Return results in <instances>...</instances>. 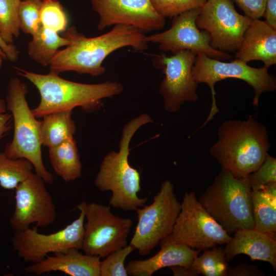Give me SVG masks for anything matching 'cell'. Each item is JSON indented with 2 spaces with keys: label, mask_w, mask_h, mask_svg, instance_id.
<instances>
[{
  "label": "cell",
  "mask_w": 276,
  "mask_h": 276,
  "mask_svg": "<svg viewBox=\"0 0 276 276\" xmlns=\"http://www.w3.org/2000/svg\"><path fill=\"white\" fill-rule=\"evenodd\" d=\"M20 76L31 82L38 89L40 101L31 109L36 118L57 111L81 107L85 110L99 106L104 98L122 93L124 87L118 81H107L98 84H85L63 79L50 72L40 74L15 67Z\"/></svg>",
  "instance_id": "cell-3"
},
{
  "label": "cell",
  "mask_w": 276,
  "mask_h": 276,
  "mask_svg": "<svg viewBox=\"0 0 276 276\" xmlns=\"http://www.w3.org/2000/svg\"><path fill=\"white\" fill-rule=\"evenodd\" d=\"M7 109L6 102L0 98V140L12 128V116Z\"/></svg>",
  "instance_id": "cell-35"
},
{
  "label": "cell",
  "mask_w": 276,
  "mask_h": 276,
  "mask_svg": "<svg viewBox=\"0 0 276 276\" xmlns=\"http://www.w3.org/2000/svg\"><path fill=\"white\" fill-rule=\"evenodd\" d=\"M142 207L135 211L138 221L130 244L140 255L146 256L172 233L181 203L174 193L173 183L166 180L153 202Z\"/></svg>",
  "instance_id": "cell-8"
},
{
  "label": "cell",
  "mask_w": 276,
  "mask_h": 276,
  "mask_svg": "<svg viewBox=\"0 0 276 276\" xmlns=\"http://www.w3.org/2000/svg\"><path fill=\"white\" fill-rule=\"evenodd\" d=\"M252 191L276 182V159L268 154L261 166L246 177Z\"/></svg>",
  "instance_id": "cell-32"
},
{
  "label": "cell",
  "mask_w": 276,
  "mask_h": 276,
  "mask_svg": "<svg viewBox=\"0 0 276 276\" xmlns=\"http://www.w3.org/2000/svg\"><path fill=\"white\" fill-rule=\"evenodd\" d=\"M235 58L246 63L260 60L268 69L276 64V30L265 21L254 19L245 31Z\"/></svg>",
  "instance_id": "cell-19"
},
{
  "label": "cell",
  "mask_w": 276,
  "mask_h": 276,
  "mask_svg": "<svg viewBox=\"0 0 276 276\" xmlns=\"http://www.w3.org/2000/svg\"><path fill=\"white\" fill-rule=\"evenodd\" d=\"M168 236L198 251L225 245L232 237L202 207L194 191L185 193L180 212Z\"/></svg>",
  "instance_id": "cell-10"
},
{
  "label": "cell",
  "mask_w": 276,
  "mask_h": 276,
  "mask_svg": "<svg viewBox=\"0 0 276 276\" xmlns=\"http://www.w3.org/2000/svg\"><path fill=\"white\" fill-rule=\"evenodd\" d=\"M135 248L131 244L119 248L110 253L100 261V276H127L124 265L126 258Z\"/></svg>",
  "instance_id": "cell-30"
},
{
  "label": "cell",
  "mask_w": 276,
  "mask_h": 276,
  "mask_svg": "<svg viewBox=\"0 0 276 276\" xmlns=\"http://www.w3.org/2000/svg\"><path fill=\"white\" fill-rule=\"evenodd\" d=\"M87 203L76 206L79 217L64 228L49 234L39 233L36 227L14 231L11 239L13 250L25 263H33L50 254L66 252L75 248L81 249Z\"/></svg>",
  "instance_id": "cell-9"
},
{
  "label": "cell",
  "mask_w": 276,
  "mask_h": 276,
  "mask_svg": "<svg viewBox=\"0 0 276 276\" xmlns=\"http://www.w3.org/2000/svg\"><path fill=\"white\" fill-rule=\"evenodd\" d=\"M4 58L2 56L0 55V69L1 68L2 63H3V59Z\"/></svg>",
  "instance_id": "cell-39"
},
{
  "label": "cell",
  "mask_w": 276,
  "mask_h": 276,
  "mask_svg": "<svg viewBox=\"0 0 276 276\" xmlns=\"http://www.w3.org/2000/svg\"><path fill=\"white\" fill-rule=\"evenodd\" d=\"M257 266L241 263L233 268H228L227 276H265Z\"/></svg>",
  "instance_id": "cell-34"
},
{
  "label": "cell",
  "mask_w": 276,
  "mask_h": 276,
  "mask_svg": "<svg viewBox=\"0 0 276 276\" xmlns=\"http://www.w3.org/2000/svg\"><path fill=\"white\" fill-rule=\"evenodd\" d=\"M254 228L276 237V182L252 191Z\"/></svg>",
  "instance_id": "cell-21"
},
{
  "label": "cell",
  "mask_w": 276,
  "mask_h": 276,
  "mask_svg": "<svg viewBox=\"0 0 276 276\" xmlns=\"http://www.w3.org/2000/svg\"><path fill=\"white\" fill-rule=\"evenodd\" d=\"M33 166L27 159H13L0 152V186L7 190L15 189L32 173Z\"/></svg>",
  "instance_id": "cell-25"
},
{
  "label": "cell",
  "mask_w": 276,
  "mask_h": 276,
  "mask_svg": "<svg viewBox=\"0 0 276 276\" xmlns=\"http://www.w3.org/2000/svg\"><path fill=\"white\" fill-rule=\"evenodd\" d=\"M196 55L193 51L182 50L169 57L162 54L153 57L154 66L162 70L165 74L158 90L166 111L176 112L185 102L198 100V84L192 73Z\"/></svg>",
  "instance_id": "cell-12"
},
{
  "label": "cell",
  "mask_w": 276,
  "mask_h": 276,
  "mask_svg": "<svg viewBox=\"0 0 276 276\" xmlns=\"http://www.w3.org/2000/svg\"><path fill=\"white\" fill-rule=\"evenodd\" d=\"M73 248L66 252L47 255L25 268L27 273L40 275L59 271L70 276H100V258L82 254Z\"/></svg>",
  "instance_id": "cell-17"
},
{
  "label": "cell",
  "mask_w": 276,
  "mask_h": 276,
  "mask_svg": "<svg viewBox=\"0 0 276 276\" xmlns=\"http://www.w3.org/2000/svg\"><path fill=\"white\" fill-rule=\"evenodd\" d=\"M45 183L32 173L15 188V208L9 220L14 231L25 229L32 223L47 227L56 220V208Z\"/></svg>",
  "instance_id": "cell-14"
},
{
  "label": "cell",
  "mask_w": 276,
  "mask_h": 276,
  "mask_svg": "<svg viewBox=\"0 0 276 276\" xmlns=\"http://www.w3.org/2000/svg\"><path fill=\"white\" fill-rule=\"evenodd\" d=\"M153 122L151 118L142 113L129 121L123 127L119 150L106 154L101 164L95 184L102 192L112 193L109 203L113 208L125 211H136L144 205L147 198H140V174L128 162L131 140L142 126Z\"/></svg>",
  "instance_id": "cell-4"
},
{
  "label": "cell",
  "mask_w": 276,
  "mask_h": 276,
  "mask_svg": "<svg viewBox=\"0 0 276 276\" xmlns=\"http://www.w3.org/2000/svg\"><path fill=\"white\" fill-rule=\"evenodd\" d=\"M252 191L246 178H237L221 168L198 201L231 235L240 229L254 228Z\"/></svg>",
  "instance_id": "cell-5"
},
{
  "label": "cell",
  "mask_w": 276,
  "mask_h": 276,
  "mask_svg": "<svg viewBox=\"0 0 276 276\" xmlns=\"http://www.w3.org/2000/svg\"><path fill=\"white\" fill-rule=\"evenodd\" d=\"M174 276H197L198 272L192 266H174L170 267Z\"/></svg>",
  "instance_id": "cell-38"
},
{
  "label": "cell",
  "mask_w": 276,
  "mask_h": 276,
  "mask_svg": "<svg viewBox=\"0 0 276 276\" xmlns=\"http://www.w3.org/2000/svg\"><path fill=\"white\" fill-rule=\"evenodd\" d=\"M252 19L240 14L232 0H208L200 9L196 24L199 29L209 32L213 49L235 52Z\"/></svg>",
  "instance_id": "cell-13"
},
{
  "label": "cell",
  "mask_w": 276,
  "mask_h": 276,
  "mask_svg": "<svg viewBox=\"0 0 276 276\" xmlns=\"http://www.w3.org/2000/svg\"><path fill=\"white\" fill-rule=\"evenodd\" d=\"M0 55L11 62H15L18 59L19 51L15 45L6 43L0 36Z\"/></svg>",
  "instance_id": "cell-37"
},
{
  "label": "cell",
  "mask_w": 276,
  "mask_h": 276,
  "mask_svg": "<svg viewBox=\"0 0 276 276\" xmlns=\"http://www.w3.org/2000/svg\"><path fill=\"white\" fill-rule=\"evenodd\" d=\"M49 156L54 172L65 181L76 180L82 174V165L74 138L49 148Z\"/></svg>",
  "instance_id": "cell-23"
},
{
  "label": "cell",
  "mask_w": 276,
  "mask_h": 276,
  "mask_svg": "<svg viewBox=\"0 0 276 276\" xmlns=\"http://www.w3.org/2000/svg\"><path fill=\"white\" fill-rule=\"evenodd\" d=\"M27 85L16 77L10 79L6 102L14 124L12 140L7 144L4 152L13 159L25 158L33 165L35 173L46 183L52 184L53 174L45 168L42 158L39 133L40 121L34 116L26 99Z\"/></svg>",
  "instance_id": "cell-6"
},
{
  "label": "cell",
  "mask_w": 276,
  "mask_h": 276,
  "mask_svg": "<svg viewBox=\"0 0 276 276\" xmlns=\"http://www.w3.org/2000/svg\"><path fill=\"white\" fill-rule=\"evenodd\" d=\"M72 116V110H67L42 117L39 126L42 146L50 148L74 138L76 128Z\"/></svg>",
  "instance_id": "cell-22"
},
{
  "label": "cell",
  "mask_w": 276,
  "mask_h": 276,
  "mask_svg": "<svg viewBox=\"0 0 276 276\" xmlns=\"http://www.w3.org/2000/svg\"><path fill=\"white\" fill-rule=\"evenodd\" d=\"M71 42V39L66 32L60 36L58 33L42 26L28 43V54L38 64L49 66L59 49Z\"/></svg>",
  "instance_id": "cell-24"
},
{
  "label": "cell",
  "mask_w": 276,
  "mask_h": 276,
  "mask_svg": "<svg viewBox=\"0 0 276 276\" xmlns=\"http://www.w3.org/2000/svg\"><path fill=\"white\" fill-rule=\"evenodd\" d=\"M65 31L71 42L57 52L49 65L50 72L57 75L74 71L99 76L105 72L102 63L111 53L127 47L143 52L149 47L145 33L127 25H114L108 32L92 38L86 37L74 27Z\"/></svg>",
  "instance_id": "cell-1"
},
{
  "label": "cell",
  "mask_w": 276,
  "mask_h": 276,
  "mask_svg": "<svg viewBox=\"0 0 276 276\" xmlns=\"http://www.w3.org/2000/svg\"><path fill=\"white\" fill-rule=\"evenodd\" d=\"M81 250L84 253L105 258L127 245L133 222L129 218L114 215L107 205L87 203Z\"/></svg>",
  "instance_id": "cell-11"
},
{
  "label": "cell",
  "mask_w": 276,
  "mask_h": 276,
  "mask_svg": "<svg viewBox=\"0 0 276 276\" xmlns=\"http://www.w3.org/2000/svg\"><path fill=\"white\" fill-rule=\"evenodd\" d=\"M209 152L221 168L239 178H246L263 163L271 145L266 126L252 116L246 120L224 121Z\"/></svg>",
  "instance_id": "cell-2"
},
{
  "label": "cell",
  "mask_w": 276,
  "mask_h": 276,
  "mask_svg": "<svg viewBox=\"0 0 276 276\" xmlns=\"http://www.w3.org/2000/svg\"><path fill=\"white\" fill-rule=\"evenodd\" d=\"M89 1L99 17V30L124 24L133 26L145 33L160 30L165 25V18L155 10L150 0Z\"/></svg>",
  "instance_id": "cell-16"
},
{
  "label": "cell",
  "mask_w": 276,
  "mask_h": 276,
  "mask_svg": "<svg viewBox=\"0 0 276 276\" xmlns=\"http://www.w3.org/2000/svg\"><path fill=\"white\" fill-rule=\"evenodd\" d=\"M263 17L265 22L276 30V0H267Z\"/></svg>",
  "instance_id": "cell-36"
},
{
  "label": "cell",
  "mask_w": 276,
  "mask_h": 276,
  "mask_svg": "<svg viewBox=\"0 0 276 276\" xmlns=\"http://www.w3.org/2000/svg\"><path fill=\"white\" fill-rule=\"evenodd\" d=\"M203 251L191 264L198 273L204 276H227L229 267L224 249L215 246Z\"/></svg>",
  "instance_id": "cell-26"
},
{
  "label": "cell",
  "mask_w": 276,
  "mask_h": 276,
  "mask_svg": "<svg viewBox=\"0 0 276 276\" xmlns=\"http://www.w3.org/2000/svg\"><path fill=\"white\" fill-rule=\"evenodd\" d=\"M160 249L153 257L144 260H132L125 266L128 275L151 276L155 272L167 267L189 266L200 251L172 241L169 236L158 244Z\"/></svg>",
  "instance_id": "cell-18"
},
{
  "label": "cell",
  "mask_w": 276,
  "mask_h": 276,
  "mask_svg": "<svg viewBox=\"0 0 276 276\" xmlns=\"http://www.w3.org/2000/svg\"><path fill=\"white\" fill-rule=\"evenodd\" d=\"M21 0H0V36L8 44L19 35L18 10Z\"/></svg>",
  "instance_id": "cell-27"
},
{
  "label": "cell",
  "mask_w": 276,
  "mask_h": 276,
  "mask_svg": "<svg viewBox=\"0 0 276 276\" xmlns=\"http://www.w3.org/2000/svg\"><path fill=\"white\" fill-rule=\"evenodd\" d=\"M207 1L150 0L155 10L165 18H173L192 9H201Z\"/></svg>",
  "instance_id": "cell-31"
},
{
  "label": "cell",
  "mask_w": 276,
  "mask_h": 276,
  "mask_svg": "<svg viewBox=\"0 0 276 276\" xmlns=\"http://www.w3.org/2000/svg\"><path fill=\"white\" fill-rule=\"evenodd\" d=\"M251 19L263 17L267 0H232Z\"/></svg>",
  "instance_id": "cell-33"
},
{
  "label": "cell",
  "mask_w": 276,
  "mask_h": 276,
  "mask_svg": "<svg viewBox=\"0 0 276 276\" xmlns=\"http://www.w3.org/2000/svg\"><path fill=\"white\" fill-rule=\"evenodd\" d=\"M193 78L197 84L205 83L212 93V105L208 120L213 119L219 112L215 99L214 85L219 81L227 78H235L246 82L254 89L252 105L258 107L259 98L266 91H273L276 89V79L268 73V69L263 67L255 68L247 63L235 59L230 62L213 59L202 53H197L192 70Z\"/></svg>",
  "instance_id": "cell-7"
},
{
  "label": "cell",
  "mask_w": 276,
  "mask_h": 276,
  "mask_svg": "<svg viewBox=\"0 0 276 276\" xmlns=\"http://www.w3.org/2000/svg\"><path fill=\"white\" fill-rule=\"evenodd\" d=\"M42 0L20 1L18 16L20 30L32 36L42 27L40 10Z\"/></svg>",
  "instance_id": "cell-29"
},
{
  "label": "cell",
  "mask_w": 276,
  "mask_h": 276,
  "mask_svg": "<svg viewBox=\"0 0 276 276\" xmlns=\"http://www.w3.org/2000/svg\"><path fill=\"white\" fill-rule=\"evenodd\" d=\"M40 20L42 27L58 33L66 30L67 16L58 0H42Z\"/></svg>",
  "instance_id": "cell-28"
},
{
  "label": "cell",
  "mask_w": 276,
  "mask_h": 276,
  "mask_svg": "<svg viewBox=\"0 0 276 276\" xmlns=\"http://www.w3.org/2000/svg\"><path fill=\"white\" fill-rule=\"evenodd\" d=\"M200 9H195L173 17L171 27L162 32L147 36L149 42L157 43L164 52L172 54L182 50L202 53L210 58L225 60L232 58L229 54L213 49L210 45L209 32L200 30L196 20Z\"/></svg>",
  "instance_id": "cell-15"
},
{
  "label": "cell",
  "mask_w": 276,
  "mask_h": 276,
  "mask_svg": "<svg viewBox=\"0 0 276 276\" xmlns=\"http://www.w3.org/2000/svg\"><path fill=\"white\" fill-rule=\"evenodd\" d=\"M234 234L224 248L228 262L244 254L252 260L268 262L276 270L275 237L254 228L240 229Z\"/></svg>",
  "instance_id": "cell-20"
}]
</instances>
